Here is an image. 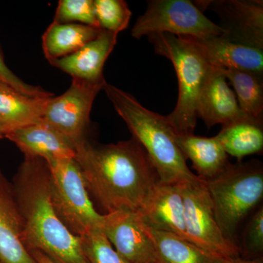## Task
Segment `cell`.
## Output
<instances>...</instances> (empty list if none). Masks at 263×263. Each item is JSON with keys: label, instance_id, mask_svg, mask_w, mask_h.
<instances>
[{"label": "cell", "instance_id": "1", "mask_svg": "<svg viewBox=\"0 0 263 263\" xmlns=\"http://www.w3.org/2000/svg\"><path fill=\"white\" fill-rule=\"evenodd\" d=\"M75 152L88 192L105 214L138 212L160 181L148 154L135 138L110 144L85 138L76 145Z\"/></svg>", "mask_w": 263, "mask_h": 263}, {"label": "cell", "instance_id": "2", "mask_svg": "<svg viewBox=\"0 0 263 263\" xmlns=\"http://www.w3.org/2000/svg\"><path fill=\"white\" fill-rule=\"evenodd\" d=\"M12 186L23 218L24 242L29 252L39 251L56 263H87L80 238L67 230L55 212L47 162L24 157Z\"/></svg>", "mask_w": 263, "mask_h": 263}, {"label": "cell", "instance_id": "3", "mask_svg": "<svg viewBox=\"0 0 263 263\" xmlns=\"http://www.w3.org/2000/svg\"><path fill=\"white\" fill-rule=\"evenodd\" d=\"M103 90L133 138L148 154L161 181L181 183L197 179L176 144L165 116L148 110L133 95L114 85L106 82Z\"/></svg>", "mask_w": 263, "mask_h": 263}, {"label": "cell", "instance_id": "4", "mask_svg": "<svg viewBox=\"0 0 263 263\" xmlns=\"http://www.w3.org/2000/svg\"><path fill=\"white\" fill-rule=\"evenodd\" d=\"M148 38L155 53L171 62L177 76V103L166 121L176 134H194L197 101L211 66L190 37L157 34Z\"/></svg>", "mask_w": 263, "mask_h": 263}, {"label": "cell", "instance_id": "5", "mask_svg": "<svg viewBox=\"0 0 263 263\" xmlns=\"http://www.w3.org/2000/svg\"><path fill=\"white\" fill-rule=\"evenodd\" d=\"M205 181L218 226L224 238L235 243L240 224L262 199V164L229 163L220 174Z\"/></svg>", "mask_w": 263, "mask_h": 263}, {"label": "cell", "instance_id": "6", "mask_svg": "<svg viewBox=\"0 0 263 263\" xmlns=\"http://www.w3.org/2000/svg\"><path fill=\"white\" fill-rule=\"evenodd\" d=\"M48 164L52 203L67 230L80 238L95 228H102L104 214L93 205L76 159H60Z\"/></svg>", "mask_w": 263, "mask_h": 263}, {"label": "cell", "instance_id": "7", "mask_svg": "<svg viewBox=\"0 0 263 263\" xmlns=\"http://www.w3.org/2000/svg\"><path fill=\"white\" fill-rule=\"evenodd\" d=\"M223 29L190 0H152L131 30L136 39L157 34L206 38L221 35Z\"/></svg>", "mask_w": 263, "mask_h": 263}, {"label": "cell", "instance_id": "8", "mask_svg": "<svg viewBox=\"0 0 263 263\" xmlns=\"http://www.w3.org/2000/svg\"><path fill=\"white\" fill-rule=\"evenodd\" d=\"M179 183L189 241L224 258L239 257V247L226 239L218 226L205 181L197 177Z\"/></svg>", "mask_w": 263, "mask_h": 263}, {"label": "cell", "instance_id": "9", "mask_svg": "<svg viewBox=\"0 0 263 263\" xmlns=\"http://www.w3.org/2000/svg\"><path fill=\"white\" fill-rule=\"evenodd\" d=\"M105 83L106 81L95 83L72 79L70 87L65 93L50 99L43 122L75 147L79 142L87 138L86 134L91 108Z\"/></svg>", "mask_w": 263, "mask_h": 263}, {"label": "cell", "instance_id": "10", "mask_svg": "<svg viewBox=\"0 0 263 263\" xmlns=\"http://www.w3.org/2000/svg\"><path fill=\"white\" fill-rule=\"evenodd\" d=\"M204 11L212 10L220 18L221 35L234 42L263 50V3L257 0L197 1Z\"/></svg>", "mask_w": 263, "mask_h": 263}, {"label": "cell", "instance_id": "11", "mask_svg": "<svg viewBox=\"0 0 263 263\" xmlns=\"http://www.w3.org/2000/svg\"><path fill=\"white\" fill-rule=\"evenodd\" d=\"M102 230L118 254L129 263H159L155 246L138 212L104 214Z\"/></svg>", "mask_w": 263, "mask_h": 263}, {"label": "cell", "instance_id": "12", "mask_svg": "<svg viewBox=\"0 0 263 263\" xmlns=\"http://www.w3.org/2000/svg\"><path fill=\"white\" fill-rule=\"evenodd\" d=\"M138 214L151 229L177 235L189 241L179 183L162 182L160 180L151 190Z\"/></svg>", "mask_w": 263, "mask_h": 263}, {"label": "cell", "instance_id": "13", "mask_svg": "<svg viewBox=\"0 0 263 263\" xmlns=\"http://www.w3.org/2000/svg\"><path fill=\"white\" fill-rule=\"evenodd\" d=\"M24 233L12 183L0 169V263H37L24 245Z\"/></svg>", "mask_w": 263, "mask_h": 263}, {"label": "cell", "instance_id": "14", "mask_svg": "<svg viewBox=\"0 0 263 263\" xmlns=\"http://www.w3.org/2000/svg\"><path fill=\"white\" fill-rule=\"evenodd\" d=\"M197 115L209 128L248 118L242 113L226 76L221 70L212 66L199 96Z\"/></svg>", "mask_w": 263, "mask_h": 263}, {"label": "cell", "instance_id": "15", "mask_svg": "<svg viewBox=\"0 0 263 263\" xmlns=\"http://www.w3.org/2000/svg\"><path fill=\"white\" fill-rule=\"evenodd\" d=\"M190 38L212 67L263 76V50L234 42L222 35Z\"/></svg>", "mask_w": 263, "mask_h": 263}, {"label": "cell", "instance_id": "16", "mask_svg": "<svg viewBox=\"0 0 263 263\" xmlns=\"http://www.w3.org/2000/svg\"><path fill=\"white\" fill-rule=\"evenodd\" d=\"M117 37L116 33L102 30L98 37L79 51L48 62L72 79L95 83L105 81L104 65L117 45Z\"/></svg>", "mask_w": 263, "mask_h": 263}, {"label": "cell", "instance_id": "17", "mask_svg": "<svg viewBox=\"0 0 263 263\" xmlns=\"http://www.w3.org/2000/svg\"><path fill=\"white\" fill-rule=\"evenodd\" d=\"M5 138L14 143L24 157L43 159L48 163L75 157L73 145L43 121L11 129Z\"/></svg>", "mask_w": 263, "mask_h": 263}, {"label": "cell", "instance_id": "18", "mask_svg": "<svg viewBox=\"0 0 263 263\" xmlns=\"http://www.w3.org/2000/svg\"><path fill=\"white\" fill-rule=\"evenodd\" d=\"M174 139L184 158L191 160L197 176L202 180L215 177L230 163L228 154L216 136L206 138L174 133Z\"/></svg>", "mask_w": 263, "mask_h": 263}, {"label": "cell", "instance_id": "19", "mask_svg": "<svg viewBox=\"0 0 263 263\" xmlns=\"http://www.w3.org/2000/svg\"><path fill=\"white\" fill-rule=\"evenodd\" d=\"M52 97L30 96L0 82V121L9 130L41 122Z\"/></svg>", "mask_w": 263, "mask_h": 263}, {"label": "cell", "instance_id": "20", "mask_svg": "<svg viewBox=\"0 0 263 263\" xmlns=\"http://www.w3.org/2000/svg\"><path fill=\"white\" fill-rule=\"evenodd\" d=\"M102 30L84 24L53 22L42 37L45 57L51 61L69 56L98 37Z\"/></svg>", "mask_w": 263, "mask_h": 263}, {"label": "cell", "instance_id": "21", "mask_svg": "<svg viewBox=\"0 0 263 263\" xmlns=\"http://www.w3.org/2000/svg\"><path fill=\"white\" fill-rule=\"evenodd\" d=\"M145 227L155 246L159 263H230L231 260L204 250L177 235L151 229L146 224Z\"/></svg>", "mask_w": 263, "mask_h": 263}, {"label": "cell", "instance_id": "22", "mask_svg": "<svg viewBox=\"0 0 263 263\" xmlns=\"http://www.w3.org/2000/svg\"><path fill=\"white\" fill-rule=\"evenodd\" d=\"M262 123L263 121L245 118L222 126L216 136L228 155L241 162L247 156L262 153Z\"/></svg>", "mask_w": 263, "mask_h": 263}, {"label": "cell", "instance_id": "23", "mask_svg": "<svg viewBox=\"0 0 263 263\" xmlns=\"http://www.w3.org/2000/svg\"><path fill=\"white\" fill-rule=\"evenodd\" d=\"M221 70L234 88L242 113L249 119L263 121L262 76L245 70Z\"/></svg>", "mask_w": 263, "mask_h": 263}, {"label": "cell", "instance_id": "24", "mask_svg": "<svg viewBox=\"0 0 263 263\" xmlns=\"http://www.w3.org/2000/svg\"><path fill=\"white\" fill-rule=\"evenodd\" d=\"M94 6L100 29L119 34L127 28L132 12L124 0H94Z\"/></svg>", "mask_w": 263, "mask_h": 263}, {"label": "cell", "instance_id": "25", "mask_svg": "<svg viewBox=\"0 0 263 263\" xmlns=\"http://www.w3.org/2000/svg\"><path fill=\"white\" fill-rule=\"evenodd\" d=\"M79 238L87 263H129L118 254L102 228H95Z\"/></svg>", "mask_w": 263, "mask_h": 263}, {"label": "cell", "instance_id": "26", "mask_svg": "<svg viewBox=\"0 0 263 263\" xmlns=\"http://www.w3.org/2000/svg\"><path fill=\"white\" fill-rule=\"evenodd\" d=\"M53 22L84 24L100 29L95 15L94 0H60Z\"/></svg>", "mask_w": 263, "mask_h": 263}, {"label": "cell", "instance_id": "27", "mask_svg": "<svg viewBox=\"0 0 263 263\" xmlns=\"http://www.w3.org/2000/svg\"><path fill=\"white\" fill-rule=\"evenodd\" d=\"M243 252L260 257L263 252V208L254 213L246 227L242 240Z\"/></svg>", "mask_w": 263, "mask_h": 263}, {"label": "cell", "instance_id": "28", "mask_svg": "<svg viewBox=\"0 0 263 263\" xmlns=\"http://www.w3.org/2000/svg\"><path fill=\"white\" fill-rule=\"evenodd\" d=\"M0 82L4 83L17 91L30 96L49 97L53 95L40 86L27 84L15 75L14 72H12L5 64L1 48H0Z\"/></svg>", "mask_w": 263, "mask_h": 263}, {"label": "cell", "instance_id": "29", "mask_svg": "<svg viewBox=\"0 0 263 263\" xmlns=\"http://www.w3.org/2000/svg\"><path fill=\"white\" fill-rule=\"evenodd\" d=\"M29 252L37 263H56L46 254H43V252H39V251H30Z\"/></svg>", "mask_w": 263, "mask_h": 263}, {"label": "cell", "instance_id": "30", "mask_svg": "<svg viewBox=\"0 0 263 263\" xmlns=\"http://www.w3.org/2000/svg\"><path fill=\"white\" fill-rule=\"evenodd\" d=\"M230 263H263L262 257L259 258L242 259L240 257L232 259Z\"/></svg>", "mask_w": 263, "mask_h": 263}, {"label": "cell", "instance_id": "31", "mask_svg": "<svg viewBox=\"0 0 263 263\" xmlns=\"http://www.w3.org/2000/svg\"><path fill=\"white\" fill-rule=\"evenodd\" d=\"M9 131V129L6 127V125L0 121V139L5 138V135Z\"/></svg>", "mask_w": 263, "mask_h": 263}, {"label": "cell", "instance_id": "32", "mask_svg": "<svg viewBox=\"0 0 263 263\" xmlns=\"http://www.w3.org/2000/svg\"></svg>", "mask_w": 263, "mask_h": 263}]
</instances>
